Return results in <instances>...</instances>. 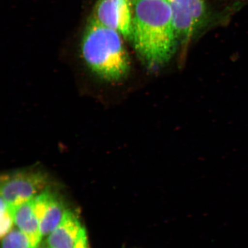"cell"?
Returning a JSON list of instances; mask_svg holds the SVG:
<instances>
[{
	"mask_svg": "<svg viewBox=\"0 0 248 248\" xmlns=\"http://www.w3.org/2000/svg\"><path fill=\"white\" fill-rule=\"evenodd\" d=\"M131 41L147 66H162L171 58L179 41L166 0H132Z\"/></svg>",
	"mask_w": 248,
	"mask_h": 248,
	"instance_id": "obj_1",
	"label": "cell"
},
{
	"mask_svg": "<svg viewBox=\"0 0 248 248\" xmlns=\"http://www.w3.org/2000/svg\"><path fill=\"white\" fill-rule=\"evenodd\" d=\"M1 248H34L26 235L19 229H12L2 238Z\"/></svg>",
	"mask_w": 248,
	"mask_h": 248,
	"instance_id": "obj_9",
	"label": "cell"
},
{
	"mask_svg": "<svg viewBox=\"0 0 248 248\" xmlns=\"http://www.w3.org/2000/svg\"><path fill=\"white\" fill-rule=\"evenodd\" d=\"M91 17L131 41L132 0H98Z\"/></svg>",
	"mask_w": 248,
	"mask_h": 248,
	"instance_id": "obj_5",
	"label": "cell"
},
{
	"mask_svg": "<svg viewBox=\"0 0 248 248\" xmlns=\"http://www.w3.org/2000/svg\"><path fill=\"white\" fill-rule=\"evenodd\" d=\"M74 248H90L86 229L82 228Z\"/></svg>",
	"mask_w": 248,
	"mask_h": 248,
	"instance_id": "obj_11",
	"label": "cell"
},
{
	"mask_svg": "<svg viewBox=\"0 0 248 248\" xmlns=\"http://www.w3.org/2000/svg\"><path fill=\"white\" fill-rule=\"evenodd\" d=\"M32 204L42 237L47 236L60 224L67 210L63 202L57 194L46 189L32 200Z\"/></svg>",
	"mask_w": 248,
	"mask_h": 248,
	"instance_id": "obj_6",
	"label": "cell"
},
{
	"mask_svg": "<svg viewBox=\"0 0 248 248\" xmlns=\"http://www.w3.org/2000/svg\"><path fill=\"white\" fill-rule=\"evenodd\" d=\"M48 179L37 170H20L1 176V198L9 206L15 207L35 198L46 190Z\"/></svg>",
	"mask_w": 248,
	"mask_h": 248,
	"instance_id": "obj_3",
	"label": "cell"
},
{
	"mask_svg": "<svg viewBox=\"0 0 248 248\" xmlns=\"http://www.w3.org/2000/svg\"><path fill=\"white\" fill-rule=\"evenodd\" d=\"M171 12L178 40H187L207 22L208 13L203 0H166Z\"/></svg>",
	"mask_w": 248,
	"mask_h": 248,
	"instance_id": "obj_4",
	"label": "cell"
},
{
	"mask_svg": "<svg viewBox=\"0 0 248 248\" xmlns=\"http://www.w3.org/2000/svg\"><path fill=\"white\" fill-rule=\"evenodd\" d=\"M1 223H0V235L1 237L6 234L13 229L15 224L13 209L1 198Z\"/></svg>",
	"mask_w": 248,
	"mask_h": 248,
	"instance_id": "obj_10",
	"label": "cell"
},
{
	"mask_svg": "<svg viewBox=\"0 0 248 248\" xmlns=\"http://www.w3.org/2000/svg\"><path fill=\"white\" fill-rule=\"evenodd\" d=\"M82 228L77 214L67 209L60 224L47 235L46 247L74 248Z\"/></svg>",
	"mask_w": 248,
	"mask_h": 248,
	"instance_id": "obj_7",
	"label": "cell"
},
{
	"mask_svg": "<svg viewBox=\"0 0 248 248\" xmlns=\"http://www.w3.org/2000/svg\"><path fill=\"white\" fill-rule=\"evenodd\" d=\"M12 209L15 224L29 238L34 248L38 247L43 237L38 219L33 212L32 200Z\"/></svg>",
	"mask_w": 248,
	"mask_h": 248,
	"instance_id": "obj_8",
	"label": "cell"
},
{
	"mask_svg": "<svg viewBox=\"0 0 248 248\" xmlns=\"http://www.w3.org/2000/svg\"><path fill=\"white\" fill-rule=\"evenodd\" d=\"M36 248H48L47 247H37Z\"/></svg>",
	"mask_w": 248,
	"mask_h": 248,
	"instance_id": "obj_12",
	"label": "cell"
},
{
	"mask_svg": "<svg viewBox=\"0 0 248 248\" xmlns=\"http://www.w3.org/2000/svg\"><path fill=\"white\" fill-rule=\"evenodd\" d=\"M123 36L90 18L80 51L87 66L102 79L117 82L128 74L130 61Z\"/></svg>",
	"mask_w": 248,
	"mask_h": 248,
	"instance_id": "obj_2",
	"label": "cell"
}]
</instances>
